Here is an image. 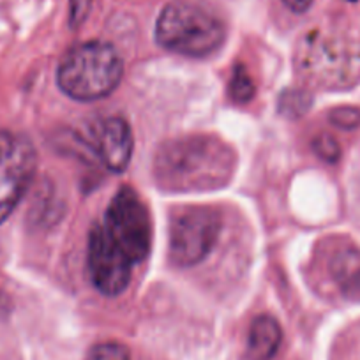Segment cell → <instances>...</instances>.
I'll return each mask as SVG.
<instances>
[{
  "instance_id": "1",
  "label": "cell",
  "mask_w": 360,
  "mask_h": 360,
  "mask_svg": "<svg viewBox=\"0 0 360 360\" xmlns=\"http://www.w3.org/2000/svg\"><path fill=\"white\" fill-rule=\"evenodd\" d=\"M237 169V154L217 136L195 134L175 138L158 148L155 184L168 193L214 191L230 184Z\"/></svg>"
},
{
  "instance_id": "2",
  "label": "cell",
  "mask_w": 360,
  "mask_h": 360,
  "mask_svg": "<svg viewBox=\"0 0 360 360\" xmlns=\"http://www.w3.org/2000/svg\"><path fill=\"white\" fill-rule=\"evenodd\" d=\"M124 62L119 51L103 41H89L69 50L57 71L64 94L78 101H96L110 96L119 86Z\"/></svg>"
},
{
  "instance_id": "3",
  "label": "cell",
  "mask_w": 360,
  "mask_h": 360,
  "mask_svg": "<svg viewBox=\"0 0 360 360\" xmlns=\"http://www.w3.org/2000/svg\"><path fill=\"white\" fill-rule=\"evenodd\" d=\"M155 39L173 53L205 57L223 44L224 25L217 16L200 6L172 2L159 15Z\"/></svg>"
},
{
  "instance_id": "4",
  "label": "cell",
  "mask_w": 360,
  "mask_h": 360,
  "mask_svg": "<svg viewBox=\"0 0 360 360\" xmlns=\"http://www.w3.org/2000/svg\"><path fill=\"white\" fill-rule=\"evenodd\" d=\"M299 71L320 86L342 89L360 78V44L341 37L309 36L297 53Z\"/></svg>"
},
{
  "instance_id": "5",
  "label": "cell",
  "mask_w": 360,
  "mask_h": 360,
  "mask_svg": "<svg viewBox=\"0 0 360 360\" xmlns=\"http://www.w3.org/2000/svg\"><path fill=\"white\" fill-rule=\"evenodd\" d=\"M103 228L131 263H140L147 258L152 242L150 216L133 188L124 186L117 191L106 209Z\"/></svg>"
},
{
  "instance_id": "6",
  "label": "cell",
  "mask_w": 360,
  "mask_h": 360,
  "mask_svg": "<svg viewBox=\"0 0 360 360\" xmlns=\"http://www.w3.org/2000/svg\"><path fill=\"white\" fill-rule=\"evenodd\" d=\"M37 155L22 134L0 131V223L18 207L32 184Z\"/></svg>"
},
{
  "instance_id": "7",
  "label": "cell",
  "mask_w": 360,
  "mask_h": 360,
  "mask_svg": "<svg viewBox=\"0 0 360 360\" xmlns=\"http://www.w3.org/2000/svg\"><path fill=\"white\" fill-rule=\"evenodd\" d=\"M221 231V216L209 207H195L180 212L169 230V258L179 266L202 262L216 245Z\"/></svg>"
},
{
  "instance_id": "8",
  "label": "cell",
  "mask_w": 360,
  "mask_h": 360,
  "mask_svg": "<svg viewBox=\"0 0 360 360\" xmlns=\"http://www.w3.org/2000/svg\"><path fill=\"white\" fill-rule=\"evenodd\" d=\"M89 269L96 288L106 297H117L131 281V259L110 238L103 224H96L89 238Z\"/></svg>"
},
{
  "instance_id": "9",
  "label": "cell",
  "mask_w": 360,
  "mask_h": 360,
  "mask_svg": "<svg viewBox=\"0 0 360 360\" xmlns=\"http://www.w3.org/2000/svg\"><path fill=\"white\" fill-rule=\"evenodd\" d=\"M134 138L129 124L119 117L101 120L94 129V150L110 172L120 173L133 155Z\"/></svg>"
},
{
  "instance_id": "10",
  "label": "cell",
  "mask_w": 360,
  "mask_h": 360,
  "mask_svg": "<svg viewBox=\"0 0 360 360\" xmlns=\"http://www.w3.org/2000/svg\"><path fill=\"white\" fill-rule=\"evenodd\" d=\"M281 345V327L278 320L262 314L252 320L248 338V356L251 360H270Z\"/></svg>"
},
{
  "instance_id": "11",
  "label": "cell",
  "mask_w": 360,
  "mask_h": 360,
  "mask_svg": "<svg viewBox=\"0 0 360 360\" xmlns=\"http://www.w3.org/2000/svg\"><path fill=\"white\" fill-rule=\"evenodd\" d=\"M256 86L255 82H252L251 75L248 72L245 65L237 64L233 68V75H231L230 79V96L235 103H244L251 101L255 98Z\"/></svg>"
},
{
  "instance_id": "12",
  "label": "cell",
  "mask_w": 360,
  "mask_h": 360,
  "mask_svg": "<svg viewBox=\"0 0 360 360\" xmlns=\"http://www.w3.org/2000/svg\"><path fill=\"white\" fill-rule=\"evenodd\" d=\"M311 105L309 94H306L300 89H290L285 90L279 98V112L285 113L290 119H297L302 113L307 112Z\"/></svg>"
},
{
  "instance_id": "13",
  "label": "cell",
  "mask_w": 360,
  "mask_h": 360,
  "mask_svg": "<svg viewBox=\"0 0 360 360\" xmlns=\"http://www.w3.org/2000/svg\"><path fill=\"white\" fill-rule=\"evenodd\" d=\"M85 360H131V355L120 342H101L90 349Z\"/></svg>"
},
{
  "instance_id": "14",
  "label": "cell",
  "mask_w": 360,
  "mask_h": 360,
  "mask_svg": "<svg viewBox=\"0 0 360 360\" xmlns=\"http://www.w3.org/2000/svg\"><path fill=\"white\" fill-rule=\"evenodd\" d=\"M330 122L335 127L341 129H355L360 126V110L353 108V106H341V108L332 110L328 115Z\"/></svg>"
},
{
  "instance_id": "15",
  "label": "cell",
  "mask_w": 360,
  "mask_h": 360,
  "mask_svg": "<svg viewBox=\"0 0 360 360\" xmlns=\"http://www.w3.org/2000/svg\"><path fill=\"white\" fill-rule=\"evenodd\" d=\"M313 148L314 152L327 162H335L339 159V155H341L339 143L335 141V138L330 136V134H320V136L314 138Z\"/></svg>"
},
{
  "instance_id": "16",
  "label": "cell",
  "mask_w": 360,
  "mask_h": 360,
  "mask_svg": "<svg viewBox=\"0 0 360 360\" xmlns=\"http://www.w3.org/2000/svg\"><path fill=\"white\" fill-rule=\"evenodd\" d=\"M92 0H69V22L72 29L82 25L89 16Z\"/></svg>"
},
{
  "instance_id": "17",
  "label": "cell",
  "mask_w": 360,
  "mask_h": 360,
  "mask_svg": "<svg viewBox=\"0 0 360 360\" xmlns=\"http://www.w3.org/2000/svg\"><path fill=\"white\" fill-rule=\"evenodd\" d=\"M283 4L293 13H306L313 4V0H283Z\"/></svg>"
}]
</instances>
